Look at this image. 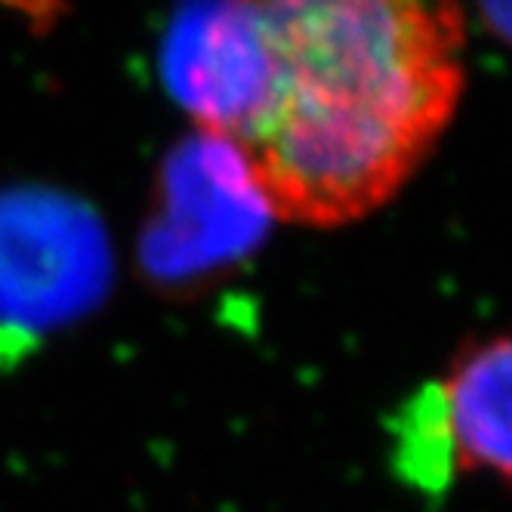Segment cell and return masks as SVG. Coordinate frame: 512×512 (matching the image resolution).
<instances>
[{
  "instance_id": "1",
  "label": "cell",
  "mask_w": 512,
  "mask_h": 512,
  "mask_svg": "<svg viewBox=\"0 0 512 512\" xmlns=\"http://www.w3.org/2000/svg\"><path fill=\"white\" fill-rule=\"evenodd\" d=\"M454 4H247V68L216 136L263 207L334 229L383 207L426 161L463 90Z\"/></svg>"
},
{
  "instance_id": "2",
  "label": "cell",
  "mask_w": 512,
  "mask_h": 512,
  "mask_svg": "<svg viewBox=\"0 0 512 512\" xmlns=\"http://www.w3.org/2000/svg\"><path fill=\"white\" fill-rule=\"evenodd\" d=\"M429 405L454 472H488L512 485V334L460 352Z\"/></svg>"
},
{
  "instance_id": "3",
  "label": "cell",
  "mask_w": 512,
  "mask_h": 512,
  "mask_svg": "<svg viewBox=\"0 0 512 512\" xmlns=\"http://www.w3.org/2000/svg\"><path fill=\"white\" fill-rule=\"evenodd\" d=\"M479 16L497 41L512 47V4H488L479 10Z\"/></svg>"
}]
</instances>
